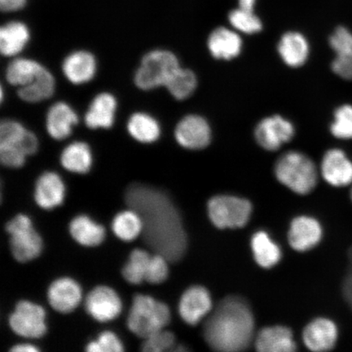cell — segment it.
I'll return each mask as SVG.
<instances>
[{
	"instance_id": "cell-1",
	"label": "cell",
	"mask_w": 352,
	"mask_h": 352,
	"mask_svg": "<svg viewBox=\"0 0 352 352\" xmlns=\"http://www.w3.org/2000/svg\"><path fill=\"white\" fill-rule=\"evenodd\" d=\"M125 201L142 218L145 244L168 262L179 261L186 252L188 239L182 215L170 198L158 189L132 184Z\"/></svg>"
},
{
	"instance_id": "cell-2",
	"label": "cell",
	"mask_w": 352,
	"mask_h": 352,
	"mask_svg": "<svg viewBox=\"0 0 352 352\" xmlns=\"http://www.w3.org/2000/svg\"><path fill=\"white\" fill-rule=\"evenodd\" d=\"M254 336V318L245 299L228 296L211 312L204 327V337L210 349L235 352L248 349Z\"/></svg>"
},
{
	"instance_id": "cell-3",
	"label": "cell",
	"mask_w": 352,
	"mask_h": 352,
	"mask_svg": "<svg viewBox=\"0 0 352 352\" xmlns=\"http://www.w3.org/2000/svg\"><path fill=\"white\" fill-rule=\"evenodd\" d=\"M274 173L280 183L298 195H307L318 182V170L315 162L298 151L283 154L276 162Z\"/></svg>"
},
{
	"instance_id": "cell-4",
	"label": "cell",
	"mask_w": 352,
	"mask_h": 352,
	"mask_svg": "<svg viewBox=\"0 0 352 352\" xmlns=\"http://www.w3.org/2000/svg\"><path fill=\"white\" fill-rule=\"evenodd\" d=\"M170 320V311L165 303L151 296L136 294L127 318V327L135 336L146 338L164 329Z\"/></svg>"
},
{
	"instance_id": "cell-5",
	"label": "cell",
	"mask_w": 352,
	"mask_h": 352,
	"mask_svg": "<svg viewBox=\"0 0 352 352\" xmlns=\"http://www.w3.org/2000/svg\"><path fill=\"white\" fill-rule=\"evenodd\" d=\"M180 67L179 61L173 52L153 50L143 57L135 74V83L140 89L148 91L166 86L173 74Z\"/></svg>"
},
{
	"instance_id": "cell-6",
	"label": "cell",
	"mask_w": 352,
	"mask_h": 352,
	"mask_svg": "<svg viewBox=\"0 0 352 352\" xmlns=\"http://www.w3.org/2000/svg\"><path fill=\"white\" fill-rule=\"evenodd\" d=\"M252 213V205L244 198L218 195L208 202L210 219L214 226L221 230L244 227Z\"/></svg>"
},
{
	"instance_id": "cell-7",
	"label": "cell",
	"mask_w": 352,
	"mask_h": 352,
	"mask_svg": "<svg viewBox=\"0 0 352 352\" xmlns=\"http://www.w3.org/2000/svg\"><path fill=\"white\" fill-rule=\"evenodd\" d=\"M6 230L10 234L12 253L17 261L28 262L41 254L42 239L28 217L17 214L7 223Z\"/></svg>"
},
{
	"instance_id": "cell-8",
	"label": "cell",
	"mask_w": 352,
	"mask_h": 352,
	"mask_svg": "<svg viewBox=\"0 0 352 352\" xmlns=\"http://www.w3.org/2000/svg\"><path fill=\"white\" fill-rule=\"evenodd\" d=\"M293 123L280 116L263 118L254 129L256 142L267 151H276L294 138Z\"/></svg>"
},
{
	"instance_id": "cell-9",
	"label": "cell",
	"mask_w": 352,
	"mask_h": 352,
	"mask_svg": "<svg viewBox=\"0 0 352 352\" xmlns=\"http://www.w3.org/2000/svg\"><path fill=\"white\" fill-rule=\"evenodd\" d=\"M10 327L21 337L41 338L45 334V311L41 306L28 301L17 303L10 318Z\"/></svg>"
},
{
	"instance_id": "cell-10",
	"label": "cell",
	"mask_w": 352,
	"mask_h": 352,
	"mask_svg": "<svg viewBox=\"0 0 352 352\" xmlns=\"http://www.w3.org/2000/svg\"><path fill=\"white\" fill-rule=\"evenodd\" d=\"M175 138L180 146L190 151H200L210 144L212 131L205 118L188 114L176 126Z\"/></svg>"
},
{
	"instance_id": "cell-11",
	"label": "cell",
	"mask_w": 352,
	"mask_h": 352,
	"mask_svg": "<svg viewBox=\"0 0 352 352\" xmlns=\"http://www.w3.org/2000/svg\"><path fill=\"white\" fill-rule=\"evenodd\" d=\"M85 307L88 314L100 322L116 319L122 311L120 297L107 286L92 289L86 298Z\"/></svg>"
},
{
	"instance_id": "cell-12",
	"label": "cell",
	"mask_w": 352,
	"mask_h": 352,
	"mask_svg": "<svg viewBox=\"0 0 352 352\" xmlns=\"http://www.w3.org/2000/svg\"><path fill=\"white\" fill-rule=\"evenodd\" d=\"M320 173L330 186L338 188L351 186L352 161L342 149H329L321 162Z\"/></svg>"
},
{
	"instance_id": "cell-13",
	"label": "cell",
	"mask_w": 352,
	"mask_h": 352,
	"mask_svg": "<svg viewBox=\"0 0 352 352\" xmlns=\"http://www.w3.org/2000/svg\"><path fill=\"white\" fill-rule=\"evenodd\" d=\"M212 309V300L208 290L202 286H192L180 298L179 311L188 324L195 325L206 318Z\"/></svg>"
},
{
	"instance_id": "cell-14",
	"label": "cell",
	"mask_w": 352,
	"mask_h": 352,
	"mask_svg": "<svg viewBox=\"0 0 352 352\" xmlns=\"http://www.w3.org/2000/svg\"><path fill=\"white\" fill-rule=\"evenodd\" d=\"M322 237V228L314 218L300 217L294 219L290 226L288 239L292 248L298 252H307L316 245Z\"/></svg>"
},
{
	"instance_id": "cell-15",
	"label": "cell",
	"mask_w": 352,
	"mask_h": 352,
	"mask_svg": "<svg viewBox=\"0 0 352 352\" xmlns=\"http://www.w3.org/2000/svg\"><path fill=\"white\" fill-rule=\"evenodd\" d=\"M338 337L337 325L327 318H318L308 324L302 333L307 349L314 351L332 350Z\"/></svg>"
},
{
	"instance_id": "cell-16",
	"label": "cell",
	"mask_w": 352,
	"mask_h": 352,
	"mask_svg": "<svg viewBox=\"0 0 352 352\" xmlns=\"http://www.w3.org/2000/svg\"><path fill=\"white\" fill-rule=\"evenodd\" d=\"M242 39L236 30L226 28L214 29L209 35L208 47L215 59L230 60L241 54Z\"/></svg>"
},
{
	"instance_id": "cell-17",
	"label": "cell",
	"mask_w": 352,
	"mask_h": 352,
	"mask_svg": "<svg viewBox=\"0 0 352 352\" xmlns=\"http://www.w3.org/2000/svg\"><path fill=\"white\" fill-rule=\"evenodd\" d=\"M47 298L56 311L69 314L81 301L82 290L76 281L65 277L52 283L48 289Z\"/></svg>"
},
{
	"instance_id": "cell-18",
	"label": "cell",
	"mask_w": 352,
	"mask_h": 352,
	"mask_svg": "<svg viewBox=\"0 0 352 352\" xmlns=\"http://www.w3.org/2000/svg\"><path fill=\"white\" fill-rule=\"evenodd\" d=\"M277 52L286 65L298 68L306 63L309 56L310 47L305 35L289 32L281 36Z\"/></svg>"
},
{
	"instance_id": "cell-19",
	"label": "cell",
	"mask_w": 352,
	"mask_h": 352,
	"mask_svg": "<svg viewBox=\"0 0 352 352\" xmlns=\"http://www.w3.org/2000/svg\"><path fill=\"white\" fill-rule=\"evenodd\" d=\"M65 190L64 183L60 175L48 171L39 176L37 180L34 199L41 208L54 209L63 204Z\"/></svg>"
},
{
	"instance_id": "cell-20",
	"label": "cell",
	"mask_w": 352,
	"mask_h": 352,
	"mask_svg": "<svg viewBox=\"0 0 352 352\" xmlns=\"http://www.w3.org/2000/svg\"><path fill=\"white\" fill-rule=\"evenodd\" d=\"M65 76L74 85H83L94 78L96 61L94 55L86 51L74 52L64 60Z\"/></svg>"
},
{
	"instance_id": "cell-21",
	"label": "cell",
	"mask_w": 352,
	"mask_h": 352,
	"mask_svg": "<svg viewBox=\"0 0 352 352\" xmlns=\"http://www.w3.org/2000/svg\"><path fill=\"white\" fill-rule=\"evenodd\" d=\"M255 346L261 352H292L297 350L292 330L281 325L263 329L255 338Z\"/></svg>"
},
{
	"instance_id": "cell-22",
	"label": "cell",
	"mask_w": 352,
	"mask_h": 352,
	"mask_svg": "<svg viewBox=\"0 0 352 352\" xmlns=\"http://www.w3.org/2000/svg\"><path fill=\"white\" fill-rule=\"evenodd\" d=\"M117 109L116 98L107 92L96 96L85 116L86 125L91 129H110Z\"/></svg>"
},
{
	"instance_id": "cell-23",
	"label": "cell",
	"mask_w": 352,
	"mask_h": 352,
	"mask_svg": "<svg viewBox=\"0 0 352 352\" xmlns=\"http://www.w3.org/2000/svg\"><path fill=\"white\" fill-rule=\"evenodd\" d=\"M77 123V114L68 104L57 102L48 110L47 130L51 138L55 140L67 138L72 134L74 126Z\"/></svg>"
},
{
	"instance_id": "cell-24",
	"label": "cell",
	"mask_w": 352,
	"mask_h": 352,
	"mask_svg": "<svg viewBox=\"0 0 352 352\" xmlns=\"http://www.w3.org/2000/svg\"><path fill=\"white\" fill-rule=\"evenodd\" d=\"M30 39L28 26L20 21H11L0 30V50L6 56L19 54Z\"/></svg>"
},
{
	"instance_id": "cell-25",
	"label": "cell",
	"mask_w": 352,
	"mask_h": 352,
	"mask_svg": "<svg viewBox=\"0 0 352 352\" xmlns=\"http://www.w3.org/2000/svg\"><path fill=\"white\" fill-rule=\"evenodd\" d=\"M69 232L74 240L86 246L98 245L105 236L104 227L92 221L86 215H78L74 218L70 222Z\"/></svg>"
},
{
	"instance_id": "cell-26",
	"label": "cell",
	"mask_w": 352,
	"mask_h": 352,
	"mask_svg": "<svg viewBox=\"0 0 352 352\" xmlns=\"http://www.w3.org/2000/svg\"><path fill=\"white\" fill-rule=\"evenodd\" d=\"M127 131L131 138L144 144L157 142L161 135L160 123L155 118L145 113L132 114L127 122Z\"/></svg>"
},
{
	"instance_id": "cell-27",
	"label": "cell",
	"mask_w": 352,
	"mask_h": 352,
	"mask_svg": "<svg viewBox=\"0 0 352 352\" xmlns=\"http://www.w3.org/2000/svg\"><path fill=\"white\" fill-rule=\"evenodd\" d=\"M60 162L65 169L72 173L85 174L92 164L91 148L83 142L70 144L61 153Z\"/></svg>"
},
{
	"instance_id": "cell-28",
	"label": "cell",
	"mask_w": 352,
	"mask_h": 352,
	"mask_svg": "<svg viewBox=\"0 0 352 352\" xmlns=\"http://www.w3.org/2000/svg\"><path fill=\"white\" fill-rule=\"evenodd\" d=\"M252 249L255 261L264 268L275 266L281 258L279 246L270 239L267 232L263 231H259L253 235Z\"/></svg>"
},
{
	"instance_id": "cell-29",
	"label": "cell",
	"mask_w": 352,
	"mask_h": 352,
	"mask_svg": "<svg viewBox=\"0 0 352 352\" xmlns=\"http://www.w3.org/2000/svg\"><path fill=\"white\" fill-rule=\"evenodd\" d=\"M55 91V79L44 67L34 81L29 85L19 87V98L29 103H36L51 98Z\"/></svg>"
},
{
	"instance_id": "cell-30",
	"label": "cell",
	"mask_w": 352,
	"mask_h": 352,
	"mask_svg": "<svg viewBox=\"0 0 352 352\" xmlns=\"http://www.w3.org/2000/svg\"><path fill=\"white\" fill-rule=\"evenodd\" d=\"M43 66L30 59H16L8 65L7 80L10 85L19 87L30 85L42 72Z\"/></svg>"
},
{
	"instance_id": "cell-31",
	"label": "cell",
	"mask_w": 352,
	"mask_h": 352,
	"mask_svg": "<svg viewBox=\"0 0 352 352\" xmlns=\"http://www.w3.org/2000/svg\"><path fill=\"white\" fill-rule=\"evenodd\" d=\"M165 87L174 98L184 100L195 94L197 87V78L192 70L179 67Z\"/></svg>"
},
{
	"instance_id": "cell-32",
	"label": "cell",
	"mask_w": 352,
	"mask_h": 352,
	"mask_svg": "<svg viewBox=\"0 0 352 352\" xmlns=\"http://www.w3.org/2000/svg\"><path fill=\"white\" fill-rule=\"evenodd\" d=\"M112 228L118 239L122 241L134 240L142 232V218L133 210L122 211L114 218Z\"/></svg>"
},
{
	"instance_id": "cell-33",
	"label": "cell",
	"mask_w": 352,
	"mask_h": 352,
	"mask_svg": "<svg viewBox=\"0 0 352 352\" xmlns=\"http://www.w3.org/2000/svg\"><path fill=\"white\" fill-rule=\"evenodd\" d=\"M152 257L145 250L136 249L131 252L129 262L122 270V276L131 284L138 285L145 280L148 263Z\"/></svg>"
},
{
	"instance_id": "cell-34",
	"label": "cell",
	"mask_w": 352,
	"mask_h": 352,
	"mask_svg": "<svg viewBox=\"0 0 352 352\" xmlns=\"http://www.w3.org/2000/svg\"><path fill=\"white\" fill-rule=\"evenodd\" d=\"M228 21L237 32L254 34L261 32L263 23L254 12L236 8L228 14Z\"/></svg>"
},
{
	"instance_id": "cell-35",
	"label": "cell",
	"mask_w": 352,
	"mask_h": 352,
	"mask_svg": "<svg viewBox=\"0 0 352 352\" xmlns=\"http://www.w3.org/2000/svg\"><path fill=\"white\" fill-rule=\"evenodd\" d=\"M330 132L338 140H352V105L345 104L338 107L333 113Z\"/></svg>"
},
{
	"instance_id": "cell-36",
	"label": "cell",
	"mask_w": 352,
	"mask_h": 352,
	"mask_svg": "<svg viewBox=\"0 0 352 352\" xmlns=\"http://www.w3.org/2000/svg\"><path fill=\"white\" fill-rule=\"evenodd\" d=\"M26 131L28 130L19 122L10 120L3 121L0 125V145H12L23 152L21 149V142Z\"/></svg>"
},
{
	"instance_id": "cell-37",
	"label": "cell",
	"mask_w": 352,
	"mask_h": 352,
	"mask_svg": "<svg viewBox=\"0 0 352 352\" xmlns=\"http://www.w3.org/2000/svg\"><path fill=\"white\" fill-rule=\"evenodd\" d=\"M329 43L337 56L352 59V32L345 26L334 30Z\"/></svg>"
},
{
	"instance_id": "cell-38",
	"label": "cell",
	"mask_w": 352,
	"mask_h": 352,
	"mask_svg": "<svg viewBox=\"0 0 352 352\" xmlns=\"http://www.w3.org/2000/svg\"><path fill=\"white\" fill-rule=\"evenodd\" d=\"M142 351L145 352H162L174 349L175 338L173 333L162 329L145 338Z\"/></svg>"
},
{
	"instance_id": "cell-39",
	"label": "cell",
	"mask_w": 352,
	"mask_h": 352,
	"mask_svg": "<svg viewBox=\"0 0 352 352\" xmlns=\"http://www.w3.org/2000/svg\"><path fill=\"white\" fill-rule=\"evenodd\" d=\"M167 259L162 254L152 255L149 261L145 280L151 284H160L164 283L168 276L169 270L167 265Z\"/></svg>"
},
{
	"instance_id": "cell-40",
	"label": "cell",
	"mask_w": 352,
	"mask_h": 352,
	"mask_svg": "<svg viewBox=\"0 0 352 352\" xmlns=\"http://www.w3.org/2000/svg\"><path fill=\"white\" fill-rule=\"evenodd\" d=\"M25 154L19 148L11 145H0V160L3 166L19 168L25 164Z\"/></svg>"
},
{
	"instance_id": "cell-41",
	"label": "cell",
	"mask_w": 352,
	"mask_h": 352,
	"mask_svg": "<svg viewBox=\"0 0 352 352\" xmlns=\"http://www.w3.org/2000/svg\"><path fill=\"white\" fill-rule=\"evenodd\" d=\"M331 68L336 76L352 82V59L336 56Z\"/></svg>"
},
{
	"instance_id": "cell-42",
	"label": "cell",
	"mask_w": 352,
	"mask_h": 352,
	"mask_svg": "<svg viewBox=\"0 0 352 352\" xmlns=\"http://www.w3.org/2000/svg\"><path fill=\"white\" fill-rule=\"evenodd\" d=\"M98 342L101 351L104 352H120L123 351L122 342L112 332L104 331L99 336Z\"/></svg>"
},
{
	"instance_id": "cell-43",
	"label": "cell",
	"mask_w": 352,
	"mask_h": 352,
	"mask_svg": "<svg viewBox=\"0 0 352 352\" xmlns=\"http://www.w3.org/2000/svg\"><path fill=\"white\" fill-rule=\"evenodd\" d=\"M349 267L343 281L342 293L347 303L352 308V246L349 252Z\"/></svg>"
},
{
	"instance_id": "cell-44",
	"label": "cell",
	"mask_w": 352,
	"mask_h": 352,
	"mask_svg": "<svg viewBox=\"0 0 352 352\" xmlns=\"http://www.w3.org/2000/svg\"><path fill=\"white\" fill-rule=\"evenodd\" d=\"M28 0H0V8L3 12H15L25 6Z\"/></svg>"
},
{
	"instance_id": "cell-45",
	"label": "cell",
	"mask_w": 352,
	"mask_h": 352,
	"mask_svg": "<svg viewBox=\"0 0 352 352\" xmlns=\"http://www.w3.org/2000/svg\"><path fill=\"white\" fill-rule=\"evenodd\" d=\"M12 352H37L38 349L36 346L28 344V343H22V344H17L12 347L11 349Z\"/></svg>"
},
{
	"instance_id": "cell-46",
	"label": "cell",
	"mask_w": 352,
	"mask_h": 352,
	"mask_svg": "<svg viewBox=\"0 0 352 352\" xmlns=\"http://www.w3.org/2000/svg\"><path fill=\"white\" fill-rule=\"evenodd\" d=\"M256 0H239V8L241 10L254 12Z\"/></svg>"
},
{
	"instance_id": "cell-47",
	"label": "cell",
	"mask_w": 352,
	"mask_h": 352,
	"mask_svg": "<svg viewBox=\"0 0 352 352\" xmlns=\"http://www.w3.org/2000/svg\"><path fill=\"white\" fill-rule=\"evenodd\" d=\"M86 351L89 352H102L98 341L91 342L87 346Z\"/></svg>"
},
{
	"instance_id": "cell-48",
	"label": "cell",
	"mask_w": 352,
	"mask_h": 352,
	"mask_svg": "<svg viewBox=\"0 0 352 352\" xmlns=\"http://www.w3.org/2000/svg\"><path fill=\"white\" fill-rule=\"evenodd\" d=\"M352 186V184H351ZM351 201H352V187H351Z\"/></svg>"
}]
</instances>
